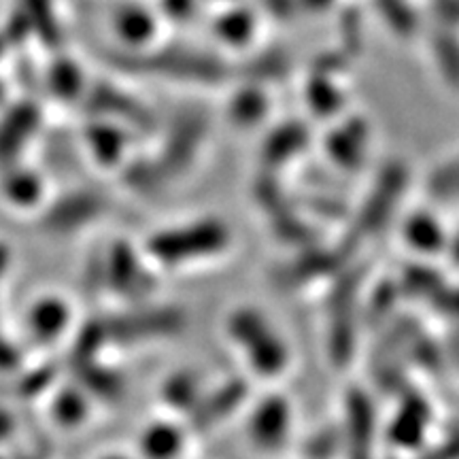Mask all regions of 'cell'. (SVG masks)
I'll list each match as a JSON object with an SVG mask.
<instances>
[{
    "mask_svg": "<svg viewBox=\"0 0 459 459\" xmlns=\"http://www.w3.org/2000/svg\"><path fill=\"white\" fill-rule=\"evenodd\" d=\"M364 132L359 130H341L330 141V156L336 160L342 169H358L361 158H364Z\"/></svg>",
    "mask_w": 459,
    "mask_h": 459,
    "instance_id": "cell-18",
    "label": "cell"
},
{
    "mask_svg": "<svg viewBox=\"0 0 459 459\" xmlns=\"http://www.w3.org/2000/svg\"><path fill=\"white\" fill-rule=\"evenodd\" d=\"M249 398V383L245 378H228L211 394H203L189 412V423L196 432H211L237 412Z\"/></svg>",
    "mask_w": 459,
    "mask_h": 459,
    "instance_id": "cell-8",
    "label": "cell"
},
{
    "mask_svg": "<svg viewBox=\"0 0 459 459\" xmlns=\"http://www.w3.org/2000/svg\"><path fill=\"white\" fill-rule=\"evenodd\" d=\"M232 240L230 228L220 220H200L187 226L166 230L149 240V251L169 266L206 260L226 251Z\"/></svg>",
    "mask_w": 459,
    "mask_h": 459,
    "instance_id": "cell-2",
    "label": "cell"
},
{
    "mask_svg": "<svg viewBox=\"0 0 459 459\" xmlns=\"http://www.w3.org/2000/svg\"><path fill=\"white\" fill-rule=\"evenodd\" d=\"M341 432L347 459H377V409L368 392L353 387L344 395Z\"/></svg>",
    "mask_w": 459,
    "mask_h": 459,
    "instance_id": "cell-6",
    "label": "cell"
},
{
    "mask_svg": "<svg viewBox=\"0 0 459 459\" xmlns=\"http://www.w3.org/2000/svg\"><path fill=\"white\" fill-rule=\"evenodd\" d=\"M368 277L366 264H349L334 274L325 308H328V355L334 366H347L353 359L358 341V308L361 287Z\"/></svg>",
    "mask_w": 459,
    "mask_h": 459,
    "instance_id": "cell-1",
    "label": "cell"
},
{
    "mask_svg": "<svg viewBox=\"0 0 459 459\" xmlns=\"http://www.w3.org/2000/svg\"><path fill=\"white\" fill-rule=\"evenodd\" d=\"M428 192L436 200H451L459 196V158L432 172L428 181Z\"/></svg>",
    "mask_w": 459,
    "mask_h": 459,
    "instance_id": "cell-20",
    "label": "cell"
},
{
    "mask_svg": "<svg viewBox=\"0 0 459 459\" xmlns=\"http://www.w3.org/2000/svg\"><path fill=\"white\" fill-rule=\"evenodd\" d=\"M402 234H404L406 245H411L419 254H438V251L446 249V245H449L443 223L429 213L411 215L404 221Z\"/></svg>",
    "mask_w": 459,
    "mask_h": 459,
    "instance_id": "cell-11",
    "label": "cell"
},
{
    "mask_svg": "<svg viewBox=\"0 0 459 459\" xmlns=\"http://www.w3.org/2000/svg\"><path fill=\"white\" fill-rule=\"evenodd\" d=\"M446 349H449L451 359L459 361V328L449 336V341H446Z\"/></svg>",
    "mask_w": 459,
    "mask_h": 459,
    "instance_id": "cell-25",
    "label": "cell"
},
{
    "mask_svg": "<svg viewBox=\"0 0 459 459\" xmlns=\"http://www.w3.org/2000/svg\"><path fill=\"white\" fill-rule=\"evenodd\" d=\"M291 428V406L283 395L273 394L257 402L249 417L251 443L264 451L283 446Z\"/></svg>",
    "mask_w": 459,
    "mask_h": 459,
    "instance_id": "cell-9",
    "label": "cell"
},
{
    "mask_svg": "<svg viewBox=\"0 0 459 459\" xmlns=\"http://www.w3.org/2000/svg\"><path fill=\"white\" fill-rule=\"evenodd\" d=\"M358 251V245L351 238L344 237L336 245H311L300 249V254L285 262L274 273V283L281 290H298V287L311 285L315 281L334 277L344 266L351 264V257Z\"/></svg>",
    "mask_w": 459,
    "mask_h": 459,
    "instance_id": "cell-4",
    "label": "cell"
},
{
    "mask_svg": "<svg viewBox=\"0 0 459 459\" xmlns=\"http://www.w3.org/2000/svg\"><path fill=\"white\" fill-rule=\"evenodd\" d=\"M228 334L243 349L257 375L279 377L287 368L290 351L268 321L254 308H237L228 317Z\"/></svg>",
    "mask_w": 459,
    "mask_h": 459,
    "instance_id": "cell-3",
    "label": "cell"
},
{
    "mask_svg": "<svg viewBox=\"0 0 459 459\" xmlns=\"http://www.w3.org/2000/svg\"><path fill=\"white\" fill-rule=\"evenodd\" d=\"M164 398L172 409L192 412L194 406L198 404V400L203 398L200 378L194 372H179V375H175L166 383Z\"/></svg>",
    "mask_w": 459,
    "mask_h": 459,
    "instance_id": "cell-16",
    "label": "cell"
},
{
    "mask_svg": "<svg viewBox=\"0 0 459 459\" xmlns=\"http://www.w3.org/2000/svg\"><path fill=\"white\" fill-rule=\"evenodd\" d=\"M186 325V317L177 308H158V311H147L126 317L119 324V332L124 338H152L172 334Z\"/></svg>",
    "mask_w": 459,
    "mask_h": 459,
    "instance_id": "cell-10",
    "label": "cell"
},
{
    "mask_svg": "<svg viewBox=\"0 0 459 459\" xmlns=\"http://www.w3.org/2000/svg\"><path fill=\"white\" fill-rule=\"evenodd\" d=\"M111 274H113L115 285L119 287L117 291H122V294H128V296L145 294L153 283L145 268L141 266L139 260H136V257L132 255V251L126 249V247H122L119 254L115 255Z\"/></svg>",
    "mask_w": 459,
    "mask_h": 459,
    "instance_id": "cell-14",
    "label": "cell"
},
{
    "mask_svg": "<svg viewBox=\"0 0 459 459\" xmlns=\"http://www.w3.org/2000/svg\"><path fill=\"white\" fill-rule=\"evenodd\" d=\"M342 453L341 426H324L308 436L304 443V457L307 459H334Z\"/></svg>",
    "mask_w": 459,
    "mask_h": 459,
    "instance_id": "cell-19",
    "label": "cell"
},
{
    "mask_svg": "<svg viewBox=\"0 0 459 459\" xmlns=\"http://www.w3.org/2000/svg\"><path fill=\"white\" fill-rule=\"evenodd\" d=\"M400 300H404V298H402L398 281H383V283H378L364 307L366 325H370V328L387 325L394 319L395 307H398Z\"/></svg>",
    "mask_w": 459,
    "mask_h": 459,
    "instance_id": "cell-15",
    "label": "cell"
},
{
    "mask_svg": "<svg viewBox=\"0 0 459 459\" xmlns=\"http://www.w3.org/2000/svg\"><path fill=\"white\" fill-rule=\"evenodd\" d=\"M417 459H459V428L446 434L443 443L436 445L434 449L423 453Z\"/></svg>",
    "mask_w": 459,
    "mask_h": 459,
    "instance_id": "cell-24",
    "label": "cell"
},
{
    "mask_svg": "<svg viewBox=\"0 0 459 459\" xmlns=\"http://www.w3.org/2000/svg\"><path fill=\"white\" fill-rule=\"evenodd\" d=\"M302 145V132L298 130H285L277 134V139L271 141V145L266 147V156L271 160V164H281L285 160H290Z\"/></svg>",
    "mask_w": 459,
    "mask_h": 459,
    "instance_id": "cell-21",
    "label": "cell"
},
{
    "mask_svg": "<svg viewBox=\"0 0 459 459\" xmlns=\"http://www.w3.org/2000/svg\"><path fill=\"white\" fill-rule=\"evenodd\" d=\"M271 228L281 243L296 247V249H307V247L317 245V230L313 228L311 221H307L298 213L296 204L271 215Z\"/></svg>",
    "mask_w": 459,
    "mask_h": 459,
    "instance_id": "cell-12",
    "label": "cell"
},
{
    "mask_svg": "<svg viewBox=\"0 0 459 459\" xmlns=\"http://www.w3.org/2000/svg\"><path fill=\"white\" fill-rule=\"evenodd\" d=\"M304 209L315 217H324V220H344L347 217V206L338 203L336 198L325 196V194H317V196H304Z\"/></svg>",
    "mask_w": 459,
    "mask_h": 459,
    "instance_id": "cell-22",
    "label": "cell"
},
{
    "mask_svg": "<svg viewBox=\"0 0 459 459\" xmlns=\"http://www.w3.org/2000/svg\"><path fill=\"white\" fill-rule=\"evenodd\" d=\"M445 285L446 279L428 264H411L402 271V277L398 279L402 298H409V300L429 302Z\"/></svg>",
    "mask_w": 459,
    "mask_h": 459,
    "instance_id": "cell-13",
    "label": "cell"
},
{
    "mask_svg": "<svg viewBox=\"0 0 459 459\" xmlns=\"http://www.w3.org/2000/svg\"><path fill=\"white\" fill-rule=\"evenodd\" d=\"M406 187V169L400 164H389L383 169L375 186H372L370 194L366 196L364 204H361L359 213L355 215L353 226L349 228L347 237L353 240L355 245H361L364 240L377 237L378 232L387 228L392 221L398 204L402 200Z\"/></svg>",
    "mask_w": 459,
    "mask_h": 459,
    "instance_id": "cell-5",
    "label": "cell"
},
{
    "mask_svg": "<svg viewBox=\"0 0 459 459\" xmlns=\"http://www.w3.org/2000/svg\"><path fill=\"white\" fill-rule=\"evenodd\" d=\"M434 421V406L419 389L406 387L398 395V409L387 428L389 445L395 451H417L428 438Z\"/></svg>",
    "mask_w": 459,
    "mask_h": 459,
    "instance_id": "cell-7",
    "label": "cell"
},
{
    "mask_svg": "<svg viewBox=\"0 0 459 459\" xmlns=\"http://www.w3.org/2000/svg\"><path fill=\"white\" fill-rule=\"evenodd\" d=\"M183 446V434L169 423L149 428L143 438V451L149 459H172Z\"/></svg>",
    "mask_w": 459,
    "mask_h": 459,
    "instance_id": "cell-17",
    "label": "cell"
},
{
    "mask_svg": "<svg viewBox=\"0 0 459 459\" xmlns=\"http://www.w3.org/2000/svg\"><path fill=\"white\" fill-rule=\"evenodd\" d=\"M446 247H449V257H451V262L455 264V266H459V234H457V237L453 238L451 243L446 245Z\"/></svg>",
    "mask_w": 459,
    "mask_h": 459,
    "instance_id": "cell-26",
    "label": "cell"
},
{
    "mask_svg": "<svg viewBox=\"0 0 459 459\" xmlns=\"http://www.w3.org/2000/svg\"><path fill=\"white\" fill-rule=\"evenodd\" d=\"M429 304H432V308L440 315V317L459 324V287L446 283L443 290L429 300Z\"/></svg>",
    "mask_w": 459,
    "mask_h": 459,
    "instance_id": "cell-23",
    "label": "cell"
}]
</instances>
